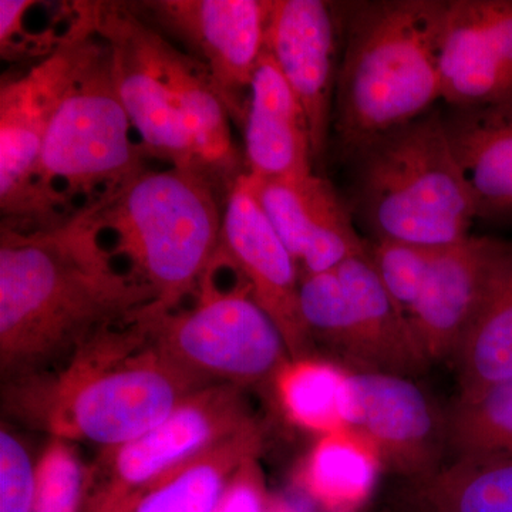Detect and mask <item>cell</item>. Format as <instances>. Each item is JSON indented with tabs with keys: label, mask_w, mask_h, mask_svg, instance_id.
I'll list each match as a JSON object with an SVG mask.
<instances>
[{
	"label": "cell",
	"mask_w": 512,
	"mask_h": 512,
	"mask_svg": "<svg viewBox=\"0 0 512 512\" xmlns=\"http://www.w3.org/2000/svg\"><path fill=\"white\" fill-rule=\"evenodd\" d=\"M154 302L106 242L94 205L52 227H0V372L5 383L62 366L100 330Z\"/></svg>",
	"instance_id": "6da1fadb"
},
{
	"label": "cell",
	"mask_w": 512,
	"mask_h": 512,
	"mask_svg": "<svg viewBox=\"0 0 512 512\" xmlns=\"http://www.w3.org/2000/svg\"><path fill=\"white\" fill-rule=\"evenodd\" d=\"M6 386L16 419L52 439L89 441L101 450L137 439L204 389L161 355L144 309L100 330L56 370Z\"/></svg>",
	"instance_id": "7a4b0ae2"
},
{
	"label": "cell",
	"mask_w": 512,
	"mask_h": 512,
	"mask_svg": "<svg viewBox=\"0 0 512 512\" xmlns=\"http://www.w3.org/2000/svg\"><path fill=\"white\" fill-rule=\"evenodd\" d=\"M96 30L148 157L211 181L224 197L247 173L224 101L200 62L131 9L97 2Z\"/></svg>",
	"instance_id": "3957f363"
},
{
	"label": "cell",
	"mask_w": 512,
	"mask_h": 512,
	"mask_svg": "<svg viewBox=\"0 0 512 512\" xmlns=\"http://www.w3.org/2000/svg\"><path fill=\"white\" fill-rule=\"evenodd\" d=\"M450 0L342 2L343 39L330 146L357 151L433 110Z\"/></svg>",
	"instance_id": "277c9868"
},
{
	"label": "cell",
	"mask_w": 512,
	"mask_h": 512,
	"mask_svg": "<svg viewBox=\"0 0 512 512\" xmlns=\"http://www.w3.org/2000/svg\"><path fill=\"white\" fill-rule=\"evenodd\" d=\"M225 197L181 168L144 170L94 204L111 252L154 295L147 311L167 315L197 295L220 248Z\"/></svg>",
	"instance_id": "5b68a950"
},
{
	"label": "cell",
	"mask_w": 512,
	"mask_h": 512,
	"mask_svg": "<svg viewBox=\"0 0 512 512\" xmlns=\"http://www.w3.org/2000/svg\"><path fill=\"white\" fill-rule=\"evenodd\" d=\"M353 218L372 241L453 247L471 237L473 198L444 128L443 111L376 137L350 158Z\"/></svg>",
	"instance_id": "8992f818"
},
{
	"label": "cell",
	"mask_w": 512,
	"mask_h": 512,
	"mask_svg": "<svg viewBox=\"0 0 512 512\" xmlns=\"http://www.w3.org/2000/svg\"><path fill=\"white\" fill-rule=\"evenodd\" d=\"M133 131L100 37L40 153L36 187L46 227L106 200L147 170L146 150L131 137Z\"/></svg>",
	"instance_id": "52a82bcc"
},
{
	"label": "cell",
	"mask_w": 512,
	"mask_h": 512,
	"mask_svg": "<svg viewBox=\"0 0 512 512\" xmlns=\"http://www.w3.org/2000/svg\"><path fill=\"white\" fill-rule=\"evenodd\" d=\"M146 313L161 355L200 387L245 390L275 382L292 360L281 330L238 272L234 282L220 285L210 268L190 306L161 316Z\"/></svg>",
	"instance_id": "ba28073f"
},
{
	"label": "cell",
	"mask_w": 512,
	"mask_h": 512,
	"mask_svg": "<svg viewBox=\"0 0 512 512\" xmlns=\"http://www.w3.org/2000/svg\"><path fill=\"white\" fill-rule=\"evenodd\" d=\"M97 2H73L59 46L0 87V211L13 231L46 228L37 197V167L57 110L90 62L97 35Z\"/></svg>",
	"instance_id": "9c48e42d"
},
{
	"label": "cell",
	"mask_w": 512,
	"mask_h": 512,
	"mask_svg": "<svg viewBox=\"0 0 512 512\" xmlns=\"http://www.w3.org/2000/svg\"><path fill=\"white\" fill-rule=\"evenodd\" d=\"M255 423L258 420L252 416L241 387L212 384L197 390L153 429L126 444L100 451L89 464L83 512L153 480Z\"/></svg>",
	"instance_id": "30bf717a"
},
{
	"label": "cell",
	"mask_w": 512,
	"mask_h": 512,
	"mask_svg": "<svg viewBox=\"0 0 512 512\" xmlns=\"http://www.w3.org/2000/svg\"><path fill=\"white\" fill-rule=\"evenodd\" d=\"M130 6L207 69L242 130L252 77L266 50L271 0H147Z\"/></svg>",
	"instance_id": "8fae6325"
},
{
	"label": "cell",
	"mask_w": 512,
	"mask_h": 512,
	"mask_svg": "<svg viewBox=\"0 0 512 512\" xmlns=\"http://www.w3.org/2000/svg\"><path fill=\"white\" fill-rule=\"evenodd\" d=\"M342 39V2L271 0L266 49L305 111L315 168L329 153Z\"/></svg>",
	"instance_id": "7c38bea8"
},
{
	"label": "cell",
	"mask_w": 512,
	"mask_h": 512,
	"mask_svg": "<svg viewBox=\"0 0 512 512\" xmlns=\"http://www.w3.org/2000/svg\"><path fill=\"white\" fill-rule=\"evenodd\" d=\"M218 252L251 288L255 301L281 330L292 360L315 348L301 308V271L266 220L247 173L238 178L224 205Z\"/></svg>",
	"instance_id": "4fadbf2b"
},
{
	"label": "cell",
	"mask_w": 512,
	"mask_h": 512,
	"mask_svg": "<svg viewBox=\"0 0 512 512\" xmlns=\"http://www.w3.org/2000/svg\"><path fill=\"white\" fill-rule=\"evenodd\" d=\"M348 426L372 441L404 480L430 476L444 464V414L404 376L350 372Z\"/></svg>",
	"instance_id": "5bb4252c"
},
{
	"label": "cell",
	"mask_w": 512,
	"mask_h": 512,
	"mask_svg": "<svg viewBox=\"0 0 512 512\" xmlns=\"http://www.w3.org/2000/svg\"><path fill=\"white\" fill-rule=\"evenodd\" d=\"M266 220L291 252L302 275L333 271L366 252L348 205L318 173L255 180L247 174Z\"/></svg>",
	"instance_id": "9a60e30c"
},
{
	"label": "cell",
	"mask_w": 512,
	"mask_h": 512,
	"mask_svg": "<svg viewBox=\"0 0 512 512\" xmlns=\"http://www.w3.org/2000/svg\"><path fill=\"white\" fill-rule=\"evenodd\" d=\"M440 77L448 106L512 103V0H450Z\"/></svg>",
	"instance_id": "2e32d148"
},
{
	"label": "cell",
	"mask_w": 512,
	"mask_h": 512,
	"mask_svg": "<svg viewBox=\"0 0 512 512\" xmlns=\"http://www.w3.org/2000/svg\"><path fill=\"white\" fill-rule=\"evenodd\" d=\"M498 241L471 235L434 254L419 301L407 318L427 362L457 357L483 299Z\"/></svg>",
	"instance_id": "e0dca14e"
},
{
	"label": "cell",
	"mask_w": 512,
	"mask_h": 512,
	"mask_svg": "<svg viewBox=\"0 0 512 512\" xmlns=\"http://www.w3.org/2000/svg\"><path fill=\"white\" fill-rule=\"evenodd\" d=\"M259 423L225 437L160 476L86 512H215L261 453Z\"/></svg>",
	"instance_id": "ac0fdd59"
},
{
	"label": "cell",
	"mask_w": 512,
	"mask_h": 512,
	"mask_svg": "<svg viewBox=\"0 0 512 512\" xmlns=\"http://www.w3.org/2000/svg\"><path fill=\"white\" fill-rule=\"evenodd\" d=\"M242 133L249 177L276 180L315 173L305 111L268 49L252 77Z\"/></svg>",
	"instance_id": "d6986e66"
},
{
	"label": "cell",
	"mask_w": 512,
	"mask_h": 512,
	"mask_svg": "<svg viewBox=\"0 0 512 512\" xmlns=\"http://www.w3.org/2000/svg\"><path fill=\"white\" fill-rule=\"evenodd\" d=\"M349 308L346 357L363 372L404 376L429 366L406 315L384 288L369 252L352 256L336 268Z\"/></svg>",
	"instance_id": "ffe728a7"
},
{
	"label": "cell",
	"mask_w": 512,
	"mask_h": 512,
	"mask_svg": "<svg viewBox=\"0 0 512 512\" xmlns=\"http://www.w3.org/2000/svg\"><path fill=\"white\" fill-rule=\"evenodd\" d=\"M443 121L477 218L512 225V103L450 106Z\"/></svg>",
	"instance_id": "44dd1931"
},
{
	"label": "cell",
	"mask_w": 512,
	"mask_h": 512,
	"mask_svg": "<svg viewBox=\"0 0 512 512\" xmlns=\"http://www.w3.org/2000/svg\"><path fill=\"white\" fill-rule=\"evenodd\" d=\"M456 359L460 399L512 380V242L498 241L483 299Z\"/></svg>",
	"instance_id": "7402d4cb"
},
{
	"label": "cell",
	"mask_w": 512,
	"mask_h": 512,
	"mask_svg": "<svg viewBox=\"0 0 512 512\" xmlns=\"http://www.w3.org/2000/svg\"><path fill=\"white\" fill-rule=\"evenodd\" d=\"M386 512H512V458H454L404 481Z\"/></svg>",
	"instance_id": "603a6c76"
},
{
	"label": "cell",
	"mask_w": 512,
	"mask_h": 512,
	"mask_svg": "<svg viewBox=\"0 0 512 512\" xmlns=\"http://www.w3.org/2000/svg\"><path fill=\"white\" fill-rule=\"evenodd\" d=\"M382 456L355 429L323 434L301 471V487L313 501L333 512L360 507L376 483Z\"/></svg>",
	"instance_id": "cb8c5ba5"
},
{
	"label": "cell",
	"mask_w": 512,
	"mask_h": 512,
	"mask_svg": "<svg viewBox=\"0 0 512 512\" xmlns=\"http://www.w3.org/2000/svg\"><path fill=\"white\" fill-rule=\"evenodd\" d=\"M349 373L312 356L291 360L275 379L279 402L302 429L322 434L350 429Z\"/></svg>",
	"instance_id": "d4e9b609"
},
{
	"label": "cell",
	"mask_w": 512,
	"mask_h": 512,
	"mask_svg": "<svg viewBox=\"0 0 512 512\" xmlns=\"http://www.w3.org/2000/svg\"><path fill=\"white\" fill-rule=\"evenodd\" d=\"M447 451L454 458H512V380L474 399H458L444 414Z\"/></svg>",
	"instance_id": "484cf974"
},
{
	"label": "cell",
	"mask_w": 512,
	"mask_h": 512,
	"mask_svg": "<svg viewBox=\"0 0 512 512\" xmlns=\"http://www.w3.org/2000/svg\"><path fill=\"white\" fill-rule=\"evenodd\" d=\"M89 466L70 444L52 439L37 461V493L32 512H83Z\"/></svg>",
	"instance_id": "4316f807"
},
{
	"label": "cell",
	"mask_w": 512,
	"mask_h": 512,
	"mask_svg": "<svg viewBox=\"0 0 512 512\" xmlns=\"http://www.w3.org/2000/svg\"><path fill=\"white\" fill-rule=\"evenodd\" d=\"M366 244L370 261L375 266L384 288L400 311L409 318L419 301L437 249L389 239L366 241Z\"/></svg>",
	"instance_id": "83f0119b"
},
{
	"label": "cell",
	"mask_w": 512,
	"mask_h": 512,
	"mask_svg": "<svg viewBox=\"0 0 512 512\" xmlns=\"http://www.w3.org/2000/svg\"><path fill=\"white\" fill-rule=\"evenodd\" d=\"M37 463L28 446L5 421L0 430V512H32Z\"/></svg>",
	"instance_id": "f1b7e54d"
},
{
	"label": "cell",
	"mask_w": 512,
	"mask_h": 512,
	"mask_svg": "<svg viewBox=\"0 0 512 512\" xmlns=\"http://www.w3.org/2000/svg\"><path fill=\"white\" fill-rule=\"evenodd\" d=\"M215 512H269L268 495L258 460L241 471Z\"/></svg>",
	"instance_id": "f546056e"
}]
</instances>
